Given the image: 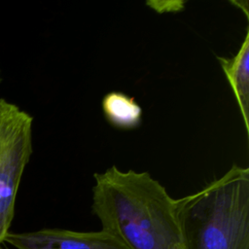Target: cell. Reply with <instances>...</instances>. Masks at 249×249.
<instances>
[{"mask_svg": "<svg viewBox=\"0 0 249 249\" xmlns=\"http://www.w3.org/2000/svg\"><path fill=\"white\" fill-rule=\"evenodd\" d=\"M93 177L91 208L102 231L128 249H171L181 243L179 199L150 173L112 165Z\"/></svg>", "mask_w": 249, "mask_h": 249, "instance_id": "6da1fadb", "label": "cell"}, {"mask_svg": "<svg viewBox=\"0 0 249 249\" xmlns=\"http://www.w3.org/2000/svg\"><path fill=\"white\" fill-rule=\"evenodd\" d=\"M183 249H249V168L235 163L178 198Z\"/></svg>", "mask_w": 249, "mask_h": 249, "instance_id": "7a4b0ae2", "label": "cell"}, {"mask_svg": "<svg viewBox=\"0 0 249 249\" xmlns=\"http://www.w3.org/2000/svg\"><path fill=\"white\" fill-rule=\"evenodd\" d=\"M33 118L9 102L0 134V246L9 232L18 190L32 154Z\"/></svg>", "mask_w": 249, "mask_h": 249, "instance_id": "3957f363", "label": "cell"}, {"mask_svg": "<svg viewBox=\"0 0 249 249\" xmlns=\"http://www.w3.org/2000/svg\"><path fill=\"white\" fill-rule=\"evenodd\" d=\"M17 249H128L104 231H74L42 229L28 232H8L4 239Z\"/></svg>", "mask_w": 249, "mask_h": 249, "instance_id": "277c9868", "label": "cell"}, {"mask_svg": "<svg viewBox=\"0 0 249 249\" xmlns=\"http://www.w3.org/2000/svg\"><path fill=\"white\" fill-rule=\"evenodd\" d=\"M238 105L246 133L249 132V29L237 53L217 57Z\"/></svg>", "mask_w": 249, "mask_h": 249, "instance_id": "5b68a950", "label": "cell"}, {"mask_svg": "<svg viewBox=\"0 0 249 249\" xmlns=\"http://www.w3.org/2000/svg\"><path fill=\"white\" fill-rule=\"evenodd\" d=\"M103 115L107 122L120 129H132L140 125L143 111L138 102L121 91H110L101 102Z\"/></svg>", "mask_w": 249, "mask_h": 249, "instance_id": "8992f818", "label": "cell"}, {"mask_svg": "<svg viewBox=\"0 0 249 249\" xmlns=\"http://www.w3.org/2000/svg\"><path fill=\"white\" fill-rule=\"evenodd\" d=\"M8 105H9V102L7 100L0 98V134H1V130H2V126H3V123H4Z\"/></svg>", "mask_w": 249, "mask_h": 249, "instance_id": "52a82bcc", "label": "cell"}, {"mask_svg": "<svg viewBox=\"0 0 249 249\" xmlns=\"http://www.w3.org/2000/svg\"><path fill=\"white\" fill-rule=\"evenodd\" d=\"M171 249H183V247H182V245H181V243H180V244H178V245H175V246L172 247Z\"/></svg>", "mask_w": 249, "mask_h": 249, "instance_id": "ba28073f", "label": "cell"}, {"mask_svg": "<svg viewBox=\"0 0 249 249\" xmlns=\"http://www.w3.org/2000/svg\"><path fill=\"white\" fill-rule=\"evenodd\" d=\"M0 249H4V248H3V247H2V246H0Z\"/></svg>", "mask_w": 249, "mask_h": 249, "instance_id": "9c48e42d", "label": "cell"}, {"mask_svg": "<svg viewBox=\"0 0 249 249\" xmlns=\"http://www.w3.org/2000/svg\"><path fill=\"white\" fill-rule=\"evenodd\" d=\"M0 81H1V74H0Z\"/></svg>", "mask_w": 249, "mask_h": 249, "instance_id": "30bf717a", "label": "cell"}]
</instances>
